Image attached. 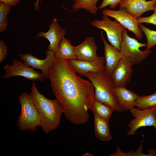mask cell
<instances>
[{"instance_id": "cell-16", "label": "cell", "mask_w": 156, "mask_h": 156, "mask_svg": "<svg viewBox=\"0 0 156 156\" xmlns=\"http://www.w3.org/2000/svg\"><path fill=\"white\" fill-rule=\"evenodd\" d=\"M101 37L104 45V57L106 62L104 72L110 77L122 57L120 51L107 43L102 31H101Z\"/></svg>"}, {"instance_id": "cell-17", "label": "cell", "mask_w": 156, "mask_h": 156, "mask_svg": "<svg viewBox=\"0 0 156 156\" xmlns=\"http://www.w3.org/2000/svg\"><path fill=\"white\" fill-rule=\"evenodd\" d=\"M115 95L123 111L130 110L134 107L133 104L139 96L125 87L115 88Z\"/></svg>"}, {"instance_id": "cell-14", "label": "cell", "mask_w": 156, "mask_h": 156, "mask_svg": "<svg viewBox=\"0 0 156 156\" xmlns=\"http://www.w3.org/2000/svg\"><path fill=\"white\" fill-rule=\"evenodd\" d=\"M156 0H122L119 3L120 9L124 8L136 18L150 10L154 11Z\"/></svg>"}, {"instance_id": "cell-8", "label": "cell", "mask_w": 156, "mask_h": 156, "mask_svg": "<svg viewBox=\"0 0 156 156\" xmlns=\"http://www.w3.org/2000/svg\"><path fill=\"white\" fill-rule=\"evenodd\" d=\"M3 69L5 74L2 78H9L16 76H21L33 81H43L44 78L42 73L36 71L24 63H22L16 58L12 59V64H7L3 66Z\"/></svg>"}, {"instance_id": "cell-32", "label": "cell", "mask_w": 156, "mask_h": 156, "mask_svg": "<svg viewBox=\"0 0 156 156\" xmlns=\"http://www.w3.org/2000/svg\"><path fill=\"white\" fill-rule=\"evenodd\" d=\"M83 156H93L94 155L90 153H86L83 155Z\"/></svg>"}, {"instance_id": "cell-9", "label": "cell", "mask_w": 156, "mask_h": 156, "mask_svg": "<svg viewBox=\"0 0 156 156\" xmlns=\"http://www.w3.org/2000/svg\"><path fill=\"white\" fill-rule=\"evenodd\" d=\"M102 14L114 18L126 29L133 33L138 40L142 38V32L139 27L138 19L130 14L125 9H120L117 10L104 9Z\"/></svg>"}, {"instance_id": "cell-20", "label": "cell", "mask_w": 156, "mask_h": 156, "mask_svg": "<svg viewBox=\"0 0 156 156\" xmlns=\"http://www.w3.org/2000/svg\"><path fill=\"white\" fill-rule=\"evenodd\" d=\"M90 109L94 116L108 121H109L112 113L115 111L109 105L94 99L92 103Z\"/></svg>"}, {"instance_id": "cell-12", "label": "cell", "mask_w": 156, "mask_h": 156, "mask_svg": "<svg viewBox=\"0 0 156 156\" xmlns=\"http://www.w3.org/2000/svg\"><path fill=\"white\" fill-rule=\"evenodd\" d=\"M132 66L125 58L121 59L110 76L115 88L125 87L131 82Z\"/></svg>"}, {"instance_id": "cell-29", "label": "cell", "mask_w": 156, "mask_h": 156, "mask_svg": "<svg viewBox=\"0 0 156 156\" xmlns=\"http://www.w3.org/2000/svg\"><path fill=\"white\" fill-rule=\"evenodd\" d=\"M21 0H0V1L4 3L6 5L11 7H14Z\"/></svg>"}, {"instance_id": "cell-7", "label": "cell", "mask_w": 156, "mask_h": 156, "mask_svg": "<svg viewBox=\"0 0 156 156\" xmlns=\"http://www.w3.org/2000/svg\"><path fill=\"white\" fill-rule=\"evenodd\" d=\"M130 110L134 118L128 125L130 130L127 135H133L138 129L143 127L153 126L156 128V107L143 109L134 107Z\"/></svg>"}, {"instance_id": "cell-34", "label": "cell", "mask_w": 156, "mask_h": 156, "mask_svg": "<svg viewBox=\"0 0 156 156\" xmlns=\"http://www.w3.org/2000/svg\"><path fill=\"white\" fill-rule=\"evenodd\" d=\"M33 0V1H36V0Z\"/></svg>"}, {"instance_id": "cell-22", "label": "cell", "mask_w": 156, "mask_h": 156, "mask_svg": "<svg viewBox=\"0 0 156 156\" xmlns=\"http://www.w3.org/2000/svg\"><path fill=\"white\" fill-rule=\"evenodd\" d=\"M133 106L140 109L156 107V92L149 95L139 96Z\"/></svg>"}, {"instance_id": "cell-18", "label": "cell", "mask_w": 156, "mask_h": 156, "mask_svg": "<svg viewBox=\"0 0 156 156\" xmlns=\"http://www.w3.org/2000/svg\"><path fill=\"white\" fill-rule=\"evenodd\" d=\"M94 131L96 137L102 141H109L112 137L110 134L109 121L94 115Z\"/></svg>"}, {"instance_id": "cell-26", "label": "cell", "mask_w": 156, "mask_h": 156, "mask_svg": "<svg viewBox=\"0 0 156 156\" xmlns=\"http://www.w3.org/2000/svg\"><path fill=\"white\" fill-rule=\"evenodd\" d=\"M154 13L151 16L145 17H140L138 19V24L150 23L156 25V3L154 6Z\"/></svg>"}, {"instance_id": "cell-21", "label": "cell", "mask_w": 156, "mask_h": 156, "mask_svg": "<svg viewBox=\"0 0 156 156\" xmlns=\"http://www.w3.org/2000/svg\"><path fill=\"white\" fill-rule=\"evenodd\" d=\"M100 0H73L72 9L74 10L83 9L92 14L96 13L98 8L96 6Z\"/></svg>"}, {"instance_id": "cell-6", "label": "cell", "mask_w": 156, "mask_h": 156, "mask_svg": "<svg viewBox=\"0 0 156 156\" xmlns=\"http://www.w3.org/2000/svg\"><path fill=\"white\" fill-rule=\"evenodd\" d=\"M91 25L95 28L104 30L111 45L120 51L122 33L127 29L125 27L116 19L111 21L105 15L103 16L101 20L93 21Z\"/></svg>"}, {"instance_id": "cell-28", "label": "cell", "mask_w": 156, "mask_h": 156, "mask_svg": "<svg viewBox=\"0 0 156 156\" xmlns=\"http://www.w3.org/2000/svg\"><path fill=\"white\" fill-rule=\"evenodd\" d=\"M8 47L3 40H0V62H2L6 58L8 54Z\"/></svg>"}, {"instance_id": "cell-3", "label": "cell", "mask_w": 156, "mask_h": 156, "mask_svg": "<svg viewBox=\"0 0 156 156\" xmlns=\"http://www.w3.org/2000/svg\"><path fill=\"white\" fill-rule=\"evenodd\" d=\"M84 76L93 85L95 99L109 105L115 111H123L116 97L115 87L110 76L102 71L88 72Z\"/></svg>"}, {"instance_id": "cell-23", "label": "cell", "mask_w": 156, "mask_h": 156, "mask_svg": "<svg viewBox=\"0 0 156 156\" xmlns=\"http://www.w3.org/2000/svg\"><path fill=\"white\" fill-rule=\"evenodd\" d=\"M12 7L0 1V32H3L7 28L8 16Z\"/></svg>"}, {"instance_id": "cell-10", "label": "cell", "mask_w": 156, "mask_h": 156, "mask_svg": "<svg viewBox=\"0 0 156 156\" xmlns=\"http://www.w3.org/2000/svg\"><path fill=\"white\" fill-rule=\"evenodd\" d=\"M45 54L46 57L44 60L38 59L28 53H20L18 55L24 64L34 69L40 70L44 79H49L50 73L55 58V52L52 51L48 50L45 52Z\"/></svg>"}, {"instance_id": "cell-30", "label": "cell", "mask_w": 156, "mask_h": 156, "mask_svg": "<svg viewBox=\"0 0 156 156\" xmlns=\"http://www.w3.org/2000/svg\"><path fill=\"white\" fill-rule=\"evenodd\" d=\"M147 151L149 156H156V148L155 150L153 148H150Z\"/></svg>"}, {"instance_id": "cell-24", "label": "cell", "mask_w": 156, "mask_h": 156, "mask_svg": "<svg viewBox=\"0 0 156 156\" xmlns=\"http://www.w3.org/2000/svg\"><path fill=\"white\" fill-rule=\"evenodd\" d=\"M138 26L146 37L147 40L146 49H150L156 45V31L146 27L142 23L139 24Z\"/></svg>"}, {"instance_id": "cell-27", "label": "cell", "mask_w": 156, "mask_h": 156, "mask_svg": "<svg viewBox=\"0 0 156 156\" xmlns=\"http://www.w3.org/2000/svg\"><path fill=\"white\" fill-rule=\"evenodd\" d=\"M102 2L98 7L100 9H103L109 6V7L113 9L115 8L122 0H101Z\"/></svg>"}, {"instance_id": "cell-2", "label": "cell", "mask_w": 156, "mask_h": 156, "mask_svg": "<svg viewBox=\"0 0 156 156\" xmlns=\"http://www.w3.org/2000/svg\"><path fill=\"white\" fill-rule=\"evenodd\" d=\"M39 114L40 125L46 134L56 129L60 125L63 108L56 99H49L41 94L34 82L29 94Z\"/></svg>"}, {"instance_id": "cell-4", "label": "cell", "mask_w": 156, "mask_h": 156, "mask_svg": "<svg viewBox=\"0 0 156 156\" xmlns=\"http://www.w3.org/2000/svg\"><path fill=\"white\" fill-rule=\"evenodd\" d=\"M21 110L18 117L17 125L22 131H36L40 126V120L39 114L29 94L24 92L18 96Z\"/></svg>"}, {"instance_id": "cell-1", "label": "cell", "mask_w": 156, "mask_h": 156, "mask_svg": "<svg viewBox=\"0 0 156 156\" xmlns=\"http://www.w3.org/2000/svg\"><path fill=\"white\" fill-rule=\"evenodd\" d=\"M49 79L52 91L63 106L65 118L75 125L86 122L89 117L88 110L94 99L92 83L78 76L69 60L56 58Z\"/></svg>"}, {"instance_id": "cell-5", "label": "cell", "mask_w": 156, "mask_h": 156, "mask_svg": "<svg viewBox=\"0 0 156 156\" xmlns=\"http://www.w3.org/2000/svg\"><path fill=\"white\" fill-rule=\"evenodd\" d=\"M127 29L122 34L120 52L122 58H125L132 66L140 63L151 53L152 51L146 49L142 51L140 48L146 47V44L139 42L136 39L130 37Z\"/></svg>"}, {"instance_id": "cell-25", "label": "cell", "mask_w": 156, "mask_h": 156, "mask_svg": "<svg viewBox=\"0 0 156 156\" xmlns=\"http://www.w3.org/2000/svg\"><path fill=\"white\" fill-rule=\"evenodd\" d=\"M143 140H141L140 145L136 151L131 150L128 153L122 152L119 147L116 148V152L112 154L110 156H149L148 154H146L142 153L143 149Z\"/></svg>"}, {"instance_id": "cell-13", "label": "cell", "mask_w": 156, "mask_h": 156, "mask_svg": "<svg viewBox=\"0 0 156 156\" xmlns=\"http://www.w3.org/2000/svg\"><path fill=\"white\" fill-rule=\"evenodd\" d=\"M73 69L76 73L84 76L90 72H104L105 60L104 57H98L92 61L72 60H70Z\"/></svg>"}, {"instance_id": "cell-11", "label": "cell", "mask_w": 156, "mask_h": 156, "mask_svg": "<svg viewBox=\"0 0 156 156\" xmlns=\"http://www.w3.org/2000/svg\"><path fill=\"white\" fill-rule=\"evenodd\" d=\"M49 29L47 32L41 31L38 34V38L42 37L47 39L49 42L48 50L56 52L59 44L66 33V29L62 27L58 23L57 20L54 18L49 25Z\"/></svg>"}, {"instance_id": "cell-33", "label": "cell", "mask_w": 156, "mask_h": 156, "mask_svg": "<svg viewBox=\"0 0 156 156\" xmlns=\"http://www.w3.org/2000/svg\"><path fill=\"white\" fill-rule=\"evenodd\" d=\"M155 116H156V112ZM155 130L156 131V128H155Z\"/></svg>"}, {"instance_id": "cell-19", "label": "cell", "mask_w": 156, "mask_h": 156, "mask_svg": "<svg viewBox=\"0 0 156 156\" xmlns=\"http://www.w3.org/2000/svg\"><path fill=\"white\" fill-rule=\"evenodd\" d=\"M55 58L68 60H76L73 46L71 40L64 37L60 42L57 51L55 52Z\"/></svg>"}, {"instance_id": "cell-15", "label": "cell", "mask_w": 156, "mask_h": 156, "mask_svg": "<svg viewBox=\"0 0 156 156\" xmlns=\"http://www.w3.org/2000/svg\"><path fill=\"white\" fill-rule=\"evenodd\" d=\"M73 48L76 60L92 61L98 57L96 53L97 47L92 37H87L82 43L73 46Z\"/></svg>"}, {"instance_id": "cell-31", "label": "cell", "mask_w": 156, "mask_h": 156, "mask_svg": "<svg viewBox=\"0 0 156 156\" xmlns=\"http://www.w3.org/2000/svg\"><path fill=\"white\" fill-rule=\"evenodd\" d=\"M42 0H36V2L34 3V6L35 7V8L36 10H38L39 9V6H38V3L39 2Z\"/></svg>"}]
</instances>
